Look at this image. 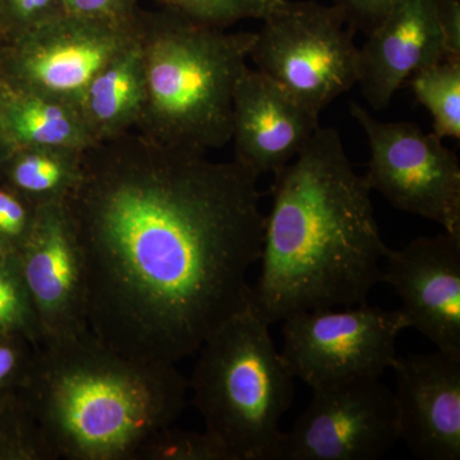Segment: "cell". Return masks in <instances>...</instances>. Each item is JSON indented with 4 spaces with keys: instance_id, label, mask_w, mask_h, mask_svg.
<instances>
[{
    "instance_id": "cell-4",
    "label": "cell",
    "mask_w": 460,
    "mask_h": 460,
    "mask_svg": "<svg viewBox=\"0 0 460 460\" xmlns=\"http://www.w3.org/2000/svg\"><path fill=\"white\" fill-rule=\"evenodd\" d=\"M144 113L137 129L166 146L208 151L232 140L233 100L256 32H226L169 8L140 17Z\"/></svg>"
},
{
    "instance_id": "cell-30",
    "label": "cell",
    "mask_w": 460,
    "mask_h": 460,
    "mask_svg": "<svg viewBox=\"0 0 460 460\" xmlns=\"http://www.w3.org/2000/svg\"><path fill=\"white\" fill-rule=\"evenodd\" d=\"M3 96H4V86L0 84V172H2L3 166H4L8 157L16 148L12 144L7 128H5L4 117H3Z\"/></svg>"
},
{
    "instance_id": "cell-15",
    "label": "cell",
    "mask_w": 460,
    "mask_h": 460,
    "mask_svg": "<svg viewBox=\"0 0 460 460\" xmlns=\"http://www.w3.org/2000/svg\"><path fill=\"white\" fill-rule=\"evenodd\" d=\"M444 59L438 0H401L359 49L358 84L368 104L383 111L411 75Z\"/></svg>"
},
{
    "instance_id": "cell-31",
    "label": "cell",
    "mask_w": 460,
    "mask_h": 460,
    "mask_svg": "<svg viewBox=\"0 0 460 460\" xmlns=\"http://www.w3.org/2000/svg\"><path fill=\"white\" fill-rule=\"evenodd\" d=\"M283 2H287V0H265L266 12H268L269 9L275 7V5L280 4V3Z\"/></svg>"
},
{
    "instance_id": "cell-18",
    "label": "cell",
    "mask_w": 460,
    "mask_h": 460,
    "mask_svg": "<svg viewBox=\"0 0 460 460\" xmlns=\"http://www.w3.org/2000/svg\"><path fill=\"white\" fill-rule=\"evenodd\" d=\"M84 151L59 147H16L0 181L35 206L65 204L83 180Z\"/></svg>"
},
{
    "instance_id": "cell-11",
    "label": "cell",
    "mask_w": 460,
    "mask_h": 460,
    "mask_svg": "<svg viewBox=\"0 0 460 460\" xmlns=\"http://www.w3.org/2000/svg\"><path fill=\"white\" fill-rule=\"evenodd\" d=\"M16 256L38 317L40 347L90 332L83 253L66 204L38 206L31 235Z\"/></svg>"
},
{
    "instance_id": "cell-22",
    "label": "cell",
    "mask_w": 460,
    "mask_h": 460,
    "mask_svg": "<svg viewBox=\"0 0 460 460\" xmlns=\"http://www.w3.org/2000/svg\"><path fill=\"white\" fill-rule=\"evenodd\" d=\"M0 460H51L17 390L0 395Z\"/></svg>"
},
{
    "instance_id": "cell-27",
    "label": "cell",
    "mask_w": 460,
    "mask_h": 460,
    "mask_svg": "<svg viewBox=\"0 0 460 460\" xmlns=\"http://www.w3.org/2000/svg\"><path fill=\"white\" fill-rule=\"evenodd\" d=\"M66 13L72 16L135 26L140 22L136 0H62Z\"/></svg>"
},
{
    "instance_id": "cell-10",
    "label": "cell",
    "mask_w": 460,
    "mask_h": 460,
    "mask_svg": "<svg viewBox=\"0 0 460 460\" xmlns=\"http://www.w3.org/2000/svg\"><path fill=\"white\" fill-rule=\"evenodd\" d=\"M399 440L393 392L380 378L313 390L281 435L277 460H377Z\"/></svg>"
},
{
    "instance_id": "cell-13",
    "label": "cell",
    "mask_w": 460,
    "mask_h": 460,
    "mask_svg": "<svg viewBox=\"0 0 460 460\" xmlns=\"http://www.w3.org/2000/svg\"><path fill=\"white\" fill-rule=\"evenodd\" d=\"M393 393L399 440L416 458L460 459V356L396 357Z\"/></svg>"
},
{
    "instance_id": "cell-7",
    "label": "cell",
    "mask_w": 460,
    "mask_h": 460,
    "mask_svg": "<svg viewBox=\"0 0 460 460\" xmlns=\"http://www.w3.org/2000/svg\"><path fill=\"white\" fill-rule=\"evenodd\" d=\"M281 323V354L295 377L311 390L380 378L392 368L396 341L407 329L398 310L366 302L304 311Z\"/></svg>"
},
{
    "instance_id": "cell-17",
    "label": "cell",
    "mask_w": 460,
    "mask_h": 460,
    "mask_svg": "<svg viewBox=\"0 0 460 460\" xmlns=\"http://www.w3.org/2000/svg\"><path fill=\"white\" fill-rule=\"evenodd\" d=\"M3 117L14 147L86 151L98 144L91 135L81 108L65 100L4 86Z\"/></svg>"
},
{
    "instance_id": "cell-21",
    "label": "cell",
    "mask_w": 460,
    "mask_h": 460,
    "mask_svg": "<svg viewBox=\"0 0 460 460\" xmlns=\"http://www.w3.org/2000/svg\"><path fill=\"white\" fill-rule=\"evenodd\" d=\"M135 460H233V456L208 429L190 431L171 425L148 436Z\"/></svg>"
},
{
    "instance_id": "cell-16",
    "label": "cell",
    "mask_w": 460,
    "mask_h": 460,
    "mask_svg": "<svg viewBox=\"0 0 460 460\" xmlns=\"http://www.w3.org/2000/svg\"><path fill=\"white\" fill-rule=\"evenodd\" d=\"M144 54L140 33L107 63L89 84L81 111L95 141L136 131L144 113Z\"/></svg>"
},
{
    "instance_id": "cell-12",
    "label": "cell",
    "mask_w": 460,
    "mask_h": 460,
    "mask_svg": "<svg viewBox=\"0 0 460 460\" xmlns=\"http://www.w3.org/2000/svg\"><path fill=\"white\" fill-rule=\"evenodd\" d=\"M381 281L401 298L405 328L460 356V234L414 238L387 251Z\"/></svg>"
},
{
    "instance_id": "cell-25",
    "label": "cell",
    "mask_w": 460,
    "mask_h": 460,
    "mask_svg": "<svg viewBox=\"0 0 460 460\" xmlns=\"http://www.w3.org/2000/svg\"><path fill=\"white\" fill-rule=\"evenodd\" d=\"M63 13L62 0H0V32L12 40Z\"/></svg>"
},
{
    "instance_id": "cell-14",
    "label": "cell",
    "mask_w": 460,
    "mask_h": 460,
    "mask_svg": "<svg viewBox=\"0 0 460 460\" xmlns=\"http://www.w3.org/2000/svg\"><path fill=\"white\" fill-rule=\"evenodd\" d=\"M305 108L257 69L244 68L233 100L235 162L261 177L289 164L319 128Z\"/></svg>"
},
{
    "instance_id": "cell-28",
    "label": "cell",
    "mask_w": 460,
    "mask_h": 460,
    "mask_svg": "<svg viewBox=\"0 0 460 460\" xmlns=\"http://www.w3.org/2000/svg\"><path fill=\"white\" fill-rule=\"evenodd\" d=\"M401 0H338L350 26L356 29H374Z\"/></svg>"
},
{
    "instance_id": "cell-24",
    "label": "cell",
    "mask_w": 460,
    "mask_h": 460,
    "mask_svg": "<svg viewBox=\"0 0 460 460\" xmlns=\"http://www.w3.org/2000/svg\"><path fill=\"white\" fill-rule=\"evenodd\" d=\"M169 8L199 23L215 27L226 26L266 13L265 0H172Z\"/></svg>"
},
{
    "instance_id": "cell-1",
    "label": "cell",
    "mask_w": 460,
    "mask_h": 460,
    "mask_svg": "<svg viewBox=\"0 0 460 460\" xmlns=\"http://www.w3.org/2000/svg\"><path fill=\"white\" fill-rule=\"evenodd\" d=\"M259 178L138 131L84 151L83 180L65 204L91 334L140 361L195 356L248 304L265 226Z\"/></svg>"
},
{
    "instance_id": "cell-6",
    "label": "cell",
    "mask_w": 460,
    "mask_h": 460,
    "mask_svg": "<svg viewBox=\"0 0 460 460\" xmlns=\"http://www.w3.org/2000/svg\"><path fill=\"white\" fill-rule=\"evenodd\" d=\"M261 20L250 53L257 71L314 114L358 84L354 29L338 4L287 0Z\"/></svg>"
},
{
    "instance_id": "cell-20",
    "label": "cell",
    "mask_w": 460,
    "mask_h": 460,
    "mask_svg": "<svg viewBox=\"0 0 460 460\" xmlns=\"http://www.w3.org/2000/svg\"><path fill=\"white\" fill-rule=\"evenodd\" d=\"M0 335L41 345L40 328L16 255H0Z\"/></svg>"
},
{
    "instance_id": "cell-5",
    "label": "cell",
    "mask_w": 460,
    "mask_h": 460,
    "mask_svg": "<svg viewBox=\"0 0 460 460\" xmlns=\"http://www.w3.org/2000/svg\"><path fill=\"white\" fill-rule=\"evenodd\" d=\"M270 326L247 304L196 353L189 381L193 402L205 429L226 445L233 460H277L296 377Z\"/></svg>"
},
{
    "instance_id": "cell-34",
    "label": "cell",
    "mask_w": 460,
    "mask_h": 460,
    "mask_svg": "<svg viewBox=\"0 0 460 460\" xmlns=\"http://www.w3.org/2000/svg\"><path fill=\"white\" fill-rule=\"evenodd\" d=\"M0 38L3 39L2 32H0ZM3 40H4V39H3Z\"/></svg>"
},
{
    "instance_id": "cell-9",
    "label": "cell",
    "mask_w": 460,
    "mask_h": 460,
    "mask_svg": "<svg viewBox=\"0 0 460 460\" xmlns=\"http://www.w3.org/2000/svg\"><path fill=\"white\" fill-rule=\"evenodd\" d=\"M138 26L63 13L0 49V84L81 108L91 81L137 36Z\"/></svg>"
},
{
    "instance_id": "cell-3",
    "label": "cell",
    "mask_w": 460,
    "mask_h": 460,
    "mask_svg": "<svg viewBox=\"0 0 460 460\" xmlns=\"http://www.w3.org/2000/svg\"><path fill=\"white\" fill-rule=\"evenodd\" d=\"M189 389L174 363L129 358L87 332L36 348L17 392L50 459L135 460L181 416Z\"/></svg>"
},
{
    "instance_id": "cell-8",
    "label": "cell",
    "mask_w": 460,
    "mask_h": 460,
    "mask_svg": "<svg viewBox=\"0 0 460 460\" xmlns=\"http://www.w3.org/2000/svg\"><path fill=\"white\" fill-rule=\"evenodd\" d=\"M350 114L370 144L365 178L395 208L460 234V164L434 132L410 122H383L350 102Z\"/></svg>"
},
{
    "instance_id": "cell-19",
    "label": "cell",
    "mask_w": 460,
    "mask_h": 460,
    "mask_svg": "<svg viewBox=\"0 0 460 460\" xmlns=\"http://www.w3.org/2000/svg\"><path fill=\"white\" fill-rule=\"evenodd\" d=\"M417 100L431 114L440 138H460V59H444L408 80Z\"/></svg>"
},
{
    "instance_id": "cell-26",
    "label": "cell",
    "mask_w": 460,
    "mask_h": 460,
    "mask_svg": "<svg viewBox=\"0 0 460 460\" xmlns=\"http://www.w3.org/2000/svg\"><path fill=\"white\" fill-rule=\"evenodd\" d=\"M33 350L25 339L0 335V395L16 392L25 383Z\"/></svg>"
},
{
    "instance_id": "cell-23",
    "label": "cell",
    "mask_w": 460,
    "mask_h": 460,
    "mask_svg": "<svg viewBox=\"0 0 460 460\" xmlns=\"http://www.w3.org/2000/svg\"><path fill=\"white\" fill-rule=\"evenodd\" d=\"M38 206L0 181V255H17L31 235Z\"/></svg>"
},
{
    "instance_id": "cell-32",
    "label": "cell",
    "mask_w": 460,
    "mask_h": 460,
    "mask_svg": "<svg viewBox=\"0 0 460 460\" xmlns=\"http://www.w3.org/2000/svg\"><path fill=\"white\" fill-rule=\"evenodd\" d=\"M160 2L164 3V4L168 5L169 7V5L172 4V0H160Z\"/></svg>"
},
{
    "instance_id": "cell-29",
    "label": "cell",
    "mask_w": 460,
    "mask_h": 460,
    "mask_svg": "<svg viewBox=\"0 0 460 460\" xmlns=\"http://www.w3.org/2000/svg\"><path fill=\"white\" fill-rule=\"evenodd\" d=\"M438 23L449 59H460V0H438Z\"/></svg>"
},
{
    "instance_id": "cell-2",
    "label": "cell",
    "mask_w": 460,
    "mask_h": 460,
    "mask_svg": "<svg viewBox=\"0 0 460 460\" xmlns=\"http://www.w3.org/2000/svg\"><path fill=\"white\" fill-rule=\"evenodd\" d=\"M274 175L260 274L248 305L274 325L304 311L366 302L381 281L389 247L372 190L353 168L337 129L320 126Z\"/></svg>"
},
{
    "instance_id": "cell-33",
    "label": "cell",
    "mask_w": 460,
    "mask_h": 460,
    "mask_svg": "<svg viewBox=\"0 0 460 460\" xmlns=\"http://www.w3.org/2000/svg\"><path fill=\"white\" fill-rule=\"evenodd\" d=\"M3 44H4V40H3L2 38H0V49H2Z\"/></svg>"
}]
</instances>
